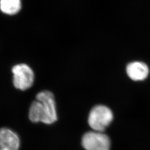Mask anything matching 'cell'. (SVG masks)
Listing matches in <instances>:
<instances>
[{
  "mask_svg": "<svg viewBox=\"0 0 150 150\" xmlns=\"http://www.w3.org/2000/svg\"><path fill=\"white\" fill-rule=\"evenodd\" d=\"M82 145L86 150H110L111 142L103 132L92 131L83 134Z\"/></svg>",
  "mask_w": 150,
  "mask_h": 150,
  "instance_id": "277c9868",
  "label": "cell"
},
{
  "mask_svg": "<svg viewBox=\"0 0 150 150\" xmlns=\"http://www.w3.org/2000/svg\"><path fill=\"white\" fill-rule=\"evenodd\" d=\"M21 8L22 0H0V11L6 15H15Z\"/></svg>",
  "mask_w": 150,
  "mask_h": 150,
  "instance_id": "52a82bcc",
  "label": "cell"
},
{
  "mask_svg": "<svg viewBox=\"0 0 150 150\" xmlns=\"http://www.w3.org/2000/svg\"><path fill=\"white\" fill-rule=\"evenodd\" d=\"M20 139L15 132L8 128L0 129V150H18Z\"/></svg>",
  "mask_w": 150,
  "mask_h": 150,
  "instance_id": "5b68a950",
  "label": "cell"
},
{
  "mask_svg": "<svg viewBox=\"0 0 150 150\" xmlns=\"http://www.w3.org/2000/svg\"><path fill=\"white\" fill-rule=\"evenodd\" d=\"M28 117L34 123L51 125L57 120L56 103L53 93L49 91L38 93L36 100L30 107Z\"/></svg>",
  "mask_w": 150,
  "mask_h": 150,
  "instance_id": "6da1fadb",
  "label": "cell"
},
{
  "mask_svg": "<svg viewBox=\"0 0 150 150\" xmlns=\"http://www.w3.org/2000/svg\"><path fill=\"white\" fill-rule=\"evenodd\" d=\"M126 72L129 77L135 81L144 80L148 76L149 69L146 64L139 61L129 63L126 67Z\"/></svg>",
  "mask_w": 150,
  "mask_h": 150,
  "instance_id": "8992f818",
  "label": "cell"
},
{
  "mask_svg": "<svg viewBox=\"0 0 150 150\" xmlns=\"http://www.w3.org/2000/svg\"><path fill=\"white\" fill-rule=\"evenodd\" d=\"M13 84L14 87L21 91L30 88L33 85L35 75L32 69L27 64L15 65L12 69Z\"/></svg>",
  "mask_w": 150,
  "mask_h": 150,
  "instance_id": "3957f363",
  "label": "cell"
},
{
  "mask_svg": "<svg viewBox=\"0 0 150 150\" xmlns=\"http://www.w3.org/2000/svg\"><path fill=\"white\" fill-rule=\"evenodd\" d=\"M112 111L110 108L102 105L95 106L89 113L88 123L93 131L103 132L112 122Z\"/></svg>",
  "mask_w": 150,
  "mask_h": 150,
  "instance_id": "7a4b0ae2",
  "label": "cell"
}]
</instances>
